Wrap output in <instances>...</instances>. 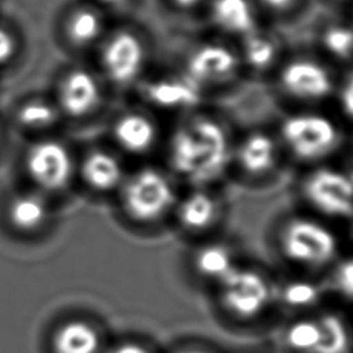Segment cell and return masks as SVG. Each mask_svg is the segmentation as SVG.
Returning a JSON list of instances; mask_svg holds the SVG:
<instances>
[{
	"instance_id": "obj_19",
	"label": "cell",
	"mask_w": 353,
	"mask_h": 353,
	"mask_svg": "<svg viewBox=\"0 0 353 353\" xmlns=\"http://www.w3.org/2000/svg\"><path fill=\"white\" fill-rule=\"evenodd\" d=\"M320 339L314 353H352L353 331L347 320L335 310L316 313Z\"/></svg>"
},
{
	"instance_id": "obj_13",
	"label": "cell",
	"mask_w": 353,
	"mask_h": 353,
	"mask_svg": "<svg viewBox=\"0 0 353 353\" xmlns=\"http://www.w3.org/2000/svg\"><path fill=\"white\" fill-rule=\"evenodd\" d=\"M221 211L222 204L211 186H190L186 194L178 196L172 212L182 230L201 234L216 225Z\"/></svg>"
},
{
	"instance_id": "obj_5",
	"label": "cell",
	"mask_w": 353,
	"mask_h": 353,
	"mask_svg": "<svg viewBox=\"0 0 353 353\" xmlns=\"http://www.w3.org/2000/svg\"><path fill=\"white\" fill-rule=\"evenodd\" d=\"M299 190L319 216L347 221L353 216V181L342 168L314 164L303 175Z\"/></svg>"
},
{
	"instance_id": "obj_36",
	"label": "cell",
	"mask_w": 353,
	"mask_h": 353,
	"mask_svg": "<svg viewBox=\"0 0 353 353\" xmlns=\"http://www.w3.org/2000/svg\"><path fill=\"white\" fill-rule=\"evenodd\" d=\"M349 222H350V240L353 243V216L349 219Z\"/></svg>"
},
{
	"instance_id": "obj_6",
	"label": "cell",
	"mask_w": 353,
	"mask_h": 353,
	"mask_svg": "<svg viewBox=\"0 0 353 353\" xmlns=\"http://www.w3.org/2000/svg\"><path fill=\"white\" fill-rule=\"evenodd\" d=\"M216 285L223 310L240 320L261 316L274 296V288L263 272L239 263Z\"/></svg>"
},
{
	"instance_id": "obj_26",
	"label": "cell",
	"mask_w": 353,
	"mask_h": 353,
	"mask_svg": "<svg viewBox=\"0 0 353 353\" xmlns=\"http://www.w3.org/2000/svg\"><path fill=\"white\" fill-rule=\"evenodd\" d=\"M279 296L288 307L306 309L319 301L320 288L309 279H292L281 285Z\"/></svg>"
},
{
	"instance_id": "obj_8",
	"label": "cell",
	"mask_w": 353,
	"mask_h": 353,
	"mask_svg": "<svg viewBox=\"0 0 353 353\" xmlns=\"http://www.w3.org/2000/svg\"><path fill=\"white\" fill-rule=\"evenodd\" d=\"M241 68L239 51L222 41H203L185 58L183 73L200 88L219 85L237 76Z\"/></svg>"
},
{
	"instance_id": "obj_24",
	"label": "cell",
	"mask_w": 353,
	"mask_h": 353,
	"mask_svg": "<svg viewBox=\"0 0 353 353\" xmlns=\"http://www.w3.org/2000/svg\"><path fill=\"white\" fill-rule=\"evenodd\" d=\"M285 347L292 353H314L319 339L320 327L313 316H299L292 320L284 331Z\"/></svg>"
},
{
	"instance_id": "obj_3",
	"label": "cell",
	"mask_w": 353,
	"mask_h": 353,
	"mask_svg": "<svg viewBox=\"0 0 353 353\" xmlns=\"http://www.w3.org/2000/svg\"><path fill=\"white\" fill-rule=\"evenodd\" d=\"M277 138L281 149L295 160L314 165L338 150L342 131L338 123L325 113L298 110L283 117Z\"/></svg>"
},
{
	"instance_id": "obj_38",
	"label": "cell",
	"mask_w": 353,
	"mask_h": 353,
	"mask_svg": "<svg viewBox=\"0 0 353 353\" xmlns=\"http://www.w3.org/2000/svg\"><path fill=\"white\" fill-rule=\"evenodd\" d=\"M352 23H353V21H352Z\"/></svg>"
},
{
	"instance_id": "obj_12",
	"label": "cell",
	"mask_w": 353,
	"mask_h": 353,
	"mask_svg": "<svg viewBox=\"0 0 353 353\" xmlns=\"http://www.w3.org/2000/svg\"><path fill=\"white\" fill-rule=\"evenodd\" d=\"M30 178L43 189L58 190L68 185L73 174V161L68 149L57 141H40L26 153Z\"/></svg>"
},
{
	"instance_id": "obj_18",
	"label": "cell",
	"mask_w": 353,
	"mask_h": 353,
	"mask_svg": "<svg viewBox=\"0 0 353 353\" xmlns=\"http://www.w3.org/2000/svg\"><path fill=\"white\" fill-rule=\"evenodd\" d=\"M241 66L263 73L274 68L280 59V41L270 33L255 29L247 36L241 37L240 48L237 50Z\"/></svg>"
},
{
	"instance_id": "obj_4",
	"label": "cell",
	"mask_w": 353,
	"mask_h": 353,
	"mask_svg": "<svg viewBox=\"0 0 353 353\" xmlns=\"http://www.w3.org/2000/svg\"><path fill=\"white\" fill-rule=\"evenodd\" d=\"M178 200L174 179L167 170L146 165L123 181L121 207L139 225H152L174 211Z\"/></svg>"
},
{
	"instance_id": "obj_35",
	"label": "cell",
	"mask_w": 353,
	"mask_h": 353,
	"mask_svg": "<svg viewBox=\"0 0 353 353\" xmlns=\"http://www.w3.org/2000/svg\"><path fill=\"white\" fill-rule=\"evenodd\" d=\"M99 1H102V3H105L108 6H120V4H124L128 0H99Z\"/></svg>"
},
{
	"instance_id": "obj_20",
	"label": "cell",
	"mask_w": 353,
	"mask_h": 353,
	"mask_svg": "<svg viewBox=\"0 0 353 353\" xmlns=\"http://www.w3.org/2000/svg\"><path fill=\"white\" fill-rule=\"evenodd\" d=\"M83 178L99 192H108L123 183V167L116 156L105 150L91 152L83 161Z\"/></svg>"
},
{
	"instance_id": "obj_17",
	"label": "cell",
	"mask_w": 353,
	"mask_h": 353,
	"mask_svg": "<svg viewBox=\"0 0 353 353\" xmlns=\"http://www.w3.org/2000/svg\"><path fill=\"white\" fill-rule=\"evenodd\" d=\"M193 272L203 280L218 284L236 265V255L223 241L210 240L199 244L190 256Z\"/></svg>"
},
{
	"instance_id": "obj_21",
	"label": "cell",
	"mask_w": 353,
	"mask_h": 353,
	"mask_svg": "<svg viewBox=\"0 0 353 353\" xmlns=\"http://www.w3.org/2000/svg\"><path fill=\"white\" fill-rule=\"evenodd\" d=\"M55 353H97L99 336L92 325L84 321L63 324L54 336Z\"/></svg>"
},
{
	"instance_id": "obj_11",
	"label": "cell",
	"mask_w": 353,
	"mask_h": 353,
	"mask_svg": "<svg viewBox=\"0 0 353 353\" xmlns=\"http://www.w3.org/2000/svg\"><path fill=\"white\" fill-rule=\"evenodd\" d=\"M277 135L263 130H252L234 143L232 164L251 179H262L274 172L281 156Z\"/></svg>"
},
{
	"instance_id": "obj_29",
	"label": "cell",
	"mask_w": 353,
	"mask_h": 353,
	"mask_svg": "<svg viewBox=\"0 0 353 353\" xmlns=\"http://www.w3.org/2000/svg\"><path fill=\"white\" fill-rule=\"evenodd\" d=\"M334 95L343 117L353 121V70H350L336 85Z\"/></svg>"
},
{
	"instance_id": "obj_16",
	"label": "cell",
	"mask_w": 353,
	"mask_h": 353,
	"mask_svg": "<svg viewBox=\"0 0 353 353\" xmlns=\"http://www.w3.org/2000/svg\"><path fill=\"white\" fill-rule=\"evenodd\" d=\"M99 99L98 81L88 70H72L61 84L59 102L70 116L80 117L91 113L98 106Z\"/></svg>"
},
{
	"instance_id": "obj_34",
	"label": "cell",
	"mask_w": 353,
	"mask_h": 353,
	"mask_svg": "<svg viewBox=\"0 0 353 353\" xmlns=\"http://www.w3.org/2000/svg\"><path fill=\"white\" fill-rule=\"evenodd\" d=\"M172 353H211L207 349L203 347H197V346H188V347H181L174 350Z\"/></svg>"
},
{
	"instance_id": "obj_31",
	"label": "cell",
	"mask_w": 353,
	"mask_h": 353,
	"mask_svg": "<svg viewBox=\"0 0 353 353\" xmlns=\"http://www.w3.org/2000/svg\"><path fill=\"white\" fill-rule=\"evenodd\" d=\"M15 52V40L8 30L0 26V63L7 62Z\"/></svg>"
},
{
	"instance_id": "obj_30",
	"label": "cell",
	"mask_w": 353,
	"mask_h": 353,
	"mask_svg": "<svg viewBox=\"0 0 353 353\" xmlns=\"http://www.w3.org/2000/svg\"><path fill=\"white\" fill-rule=\"evenodd\" d=\"M303 0H254L256 8L273 15H285L287 12L295 10Z\"/></svg>"
},
{
	"instance_id": "obj_14",
	"label": "cell",
	"mask_w": 353,
	"mask_h": 353,
	"mask_svg": "<svg viewBox=\"0 0 353 353\" xmlns=\"http://www.w3.org/2000/svg\"><path fill=\"white\" fill-rule=\"evenodd\" d=\"M210 22L219 32L232 37H244L258 29L254 0H207Z\"/></svg>"
},
{
	"instance_id": "obj_10",
	"label": "cell",
	"mask_w": 353,
	"mask_h": 353,
	"mask_svg": "<svg viewBox=\"0 0 353 353\" xmlns=\"http://www.w3.org/2000/svg\"><path fill=\"white\" fill-rule=\"evenodd\" d=\"M146 62L143 40L131 30H119L110 36L102 50V65L108 77L119 85L134 83Z\"/></svg>"
},
{
	"instance_id": "obj_32",
	"label": "cell",
	"mask_w": 353,
	"mask_h": 353,
	"mask_svg": "<svg viewBox=\"0 0 353 353\" xmlns=\"http://www.w3.org/2000/svg\"><path fill=\"white\" fill-rule=\"evenodd\" d=\"M109 353H152L148 347L137 342H124L114 346Z\"/></svg>"
},
{
	"instance_id": "obj_23",
	"label": "cell",
	"mask_w": 353,
	"mask_h": 353,
	"mask_svg": "<svg viewBox=\"0 0 353 353\" xmlns=\"http://www.w3.org/2000/svg\"><path fill=\"white\" fill-rule=\"evenodd\" d=\"M10 222L19 230H33L44 223L47 205L34 194H19L8 205Z\"/></svg>"
},
{
	"instance_id": "obj_1",
	"label": "cell",
	"mask_w": 353,
	"mask_h": 353,
	"mask_svg": "<svg viewBox=\"0 0 353 353\" xmlns=\"http://www.w3.org/2000/svg\"><path fill=\"white\" fill-rule=\"evenodd\" d=\"M185 116L165 142L167 171L189 186H211L229 170L234 142L219 117L197 110Z\"/></svg>"
},
{
	"instance_id": "obj_9",
	"label": "cell",
	"mask_w": 353,
	"mask_h": 353,
	"mask_svg": "<svg viewBox=\"0 0 353 353\" xmlns=\"http://www.w3.org/2000/svg\"><path fill=\"white\" fill-rule=\"evenodd\" d=\"M141 95L154 109L188 114L197 110L201 103L203 88L183 72L179 74L164 73L145 81Z\"/></svg>"
},
{
	"instance_id": "obj_37",
	"label": "cell",
	"mask_w": 353,
	"mask_h": 353,
	"mask_svg": "<svg viewBox=\"0 0 353 353\" xmlns=\"http://www.w3.org/2000/svg\"><path fill=\"white\" fill-rule=\"evenodd\" d=\"M330 1H334V3H352L353 0H330Z\"/></svg>"
},
{
	"instance_id": "obj_27",
	"label": "cell",
	"mask_w": 353,
	"mask_h": 353,
	"mask_svg": "<svg viewBox=\"0 0 353 353\" xmlns=\"http://www.w3.org/2000/svg\"><path fill=\"white\" fill-rule=\"evenodd\" d=\"M58 119L55 108L44 101H30L21 106L18 112L19 123L26 128H47Z\"/></svg>"
},
{
	"instance_id": "obj_2",
	"label": "cell",
	"mask_w": 353,
	"mask_h": 353,
	"mask_svg": "<svg viewBox=\"0 0 353 353\" xmlns=\"http://www.w3.org/2000/svg\"><path fill=\"white\" fill-rule=\"evenodd\" d=\"M274 239L284 261L307 270L328 266L339 251V240L332 228L312 214L287 216L279 225Z\"/></svg>"
},
{
	"instance_id": "obj_25",
	"label": "cell",
	"mask_w": 353,
	"mask_h": 353,
	"mask_svg": "<svg viewBox=\"0 0 353 353\" xmlns=\"http://www.w3.org/2000/svg\"><path fill=\"white\" fill-rule=\"evenodd\" d=\"M102 32V19L91 8H79L73 11L66 22V34L76 46L92 43Z\"/></svg>"
},
{
	"instance_id": "obj_22",
	"label": "cell",
	"mask_w": 353,
	"mask_h": 353,
	"mask_svg": "<svg viewBox=\"0 0 353 353\" xmlns=\"http://www.w3.org/2000/svg\"><path fill=\"white\" fill-rule=\"evenodd\" d=\"M319 46L324 54L335 62H349L353 59V23L345 21H331L319 33Z\"/></svg>"
},
{
	"instance_id": "obj_28",
	"label": "cell",
	"mask_w": 353,
	"mask_h": 353,
	"mask_svg": "<svg viewBox=\"0 0 353 353\" xmlns=\"http://www.w3.org/2000/svg\"><path fill=\"white\" fill-rule=\"evenodd\" d=\"M332 281L342 296L353 301V256L343 258L336 263Z\"/></svg>"
},
{
	"instance_id": "obj_7",
	"label": "cell",
	"mask_w": 353,
	"mask_h": 353,
	"mask_svg": "<svg viewBox=\"0 0 353 353\" xmlns=\"http://www.w3.org/2000/svg\"><path fill=\"white\" fill-rule=\"evenodd\" d=\"M280 91L301 103L321 102L335 91L331 70L319 59L310 57H292L277 69Z\"/></svg>"
},
{
	"instance_id": "obj_15",
	"label": "cell",
	"mask_w": 353,
	"mask_h": 353,
	"mask_svg": "<svg viewBox=\"0 0 353 353\" xmlns=\"http://www.w3.org/2000/svg\"><path fill=\"white\" fill-rule=\"evenodd\" d=\"M113 135L123 150L131 154H145L159 141V125L149 114L132 110L116 120Z\"/></svg>"
},
{
	"instance_id": "obj_33",
	"label": "cell",
	"mask_w": 353,
	"mask_h": 353,
	"mask_svg": "<svg viewBox=\"0 0 353 353\" xmlns=\"http://www.w3.org/2000/svg\"><path fill=\"white\" fill-rule=\"evenodd\" d=\"M168 4L179 11H192L207 3V0H167Z\"/></svg>"
}]
</instances>
